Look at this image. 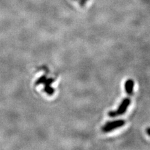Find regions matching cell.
Listing matches in <instances>:
<instances>
[{
    "mask_svg": "<svg viewBox=\"0 0 150 150\" xmlns=\"http://www.w3.org/2000/svg\"><path fill=\"white\" fill-rule=\"evenodd\" d=\"M131 104V100L129 98H124L121 101L120 105L116 111H111L109 112V116L111 117H115L117 116H120L125 114L127 111L128 108Z\"/></svg>",
    "mask_w": 150,
    "mask_h": 150,
    "instance_id": "1",
    "label": "cell"
},
{
    "mask_svg": "<svg viewBox=\"0 0 150 150\" xmlns=\"http://www.w3.org/2000/svg\"><path fill=\"white\" fill-rule=\"evenodd\" d=\"M125 123L126 122L123 120H118L108 122V123H107L104 126H103L102 129L104 132L108 133L116 128L122 127V126H123L125 125Z\"/></svg>",
    "mask_w": 150,
    "mask_h": 150,
    "instance_id": "2",
    "label": "cell"
},
{
    "mask_svg": "<svg viewBox=\"0 0 150 150\" xmlns=\"http://www.w3.org/2000/svg\"><path fill=\"white\" fill-rule=\"evenodd\" d=\"M134 86V83L133 79H129L125 83V89L126 93L128 95H132L133 92V88Z\"/></svg>",
    "mask_w": 150,
    "mask_h": 150,
    "instance_id": "3",
    "label": "cell"
},
{
    "mask_svg": "<svg viewBox=\"0 0 150 150\" xmlns=\"http://www.w3.org/2000/svg\"><path fill=\"white\" fill-rule=\"evenodd\" d=\"M146 133H147V134H148L149 136H150V128H147V129H146Z\"/></svg>",
    "mask_w": 150,
    "mask_h": 150,
    "instance_id": "4",
    "label": "cell"
}]
</instances>
